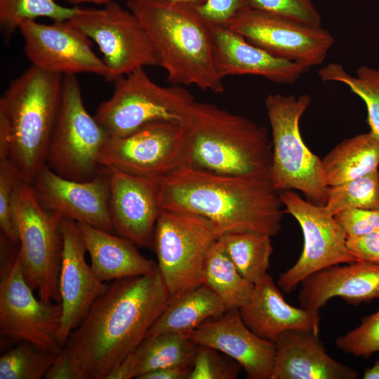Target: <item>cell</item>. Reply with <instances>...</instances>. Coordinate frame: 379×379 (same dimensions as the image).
Returning a JSON list of instances; mask_svg holds the SVG:
<instances>
[{"label": "cell", "instance_id": "6da1fadb", "mask_svg": "<svg viewBox=\"0 0 379 379\" xmlns=\"http://www.w3.org/2000/svg\"><path fill=\"white\" fill-rule=\"evenodd\" d=\"M171 300L157 265L146 274L112 281L64 345L84 379H107L144 340Z\"/></svg>", "mask_w": 379, "mask_h": 379}, {"label": "cell", "instance_id": "7a4b0ae2", "mask_svg": "<svg viewBox=\"0 0 379 379\" xmlns=\"http://www.w3.org/2000/svg\"><path fill=\"white\" fill-rule=\"evenodd\" d=\"M162 209L187 211L209 220L219 237L254 232L276 236L284 205L270 178L224 175L182 166L159 178Z\"/></svg>", "mask_w": 379, "mask_h": 379}, {"label": "cell", "instance_id": "3957f363", "mask_svg": "<svg viewBox=\"0 0 379 379\" xmlns=\"http://www.w3.org/2000/svg\"><path fill=\"white\" fill-rule=\"evenodd\" d=\"M126 6L146 31L172 85L224 92L211 25L196 6L170 0H128Z\"/></svg>", "mask_w": 379, "mask_h": 379}, {"label": "cell", "instance_id": "277c9868", "mask_svg": "<svg viewBox=\"0 0 379 379\" xmlns=\"http://www.w3.org/2000/svg\"><path fill=\"white\" fill-rule=\"evenodd\" d=\"M185 127L187 166L224 175L270 178L272 145L265 127L213 103L197 101Z\"/></svg>", "mask_w": 379, "mask_h": 379}, {"label": "cell", "instance_id": "5b68a950", "mask_svg": "<svg viewBox=\"0 0 379 379\" xmlns=\"http://www.w3.org/2000/svg\"><path fill=\"white\" fill-rule=\"evenodd\" d=\"M62 79L63 75L31 65L11 82L0 98V111L10 128L6 159L27 182H32L46 165Z\"/></svg>", "mask_w": 379, "mask_h": 379}, {"label": "cell", "instance_id": "8992f818", "mask_svg": "<svg viewBox=\"0 0 379 379\" xmlns=\"http://www.w3.org/2000/svg\"><path fill=\"white\" fill-rule=\"evenodd\" d=\"M311 102L312 97L307 93H275L265 98L272 131L270 180L279 192L298 190L324 205L328 187L321 179V159L307 147L300 131V120Z\"/></svg>", "mask_w": 379, "mask_h": 379}, {"label": "cell", "instance_id": "52a82bcc", "mask_svg": "<svg viewBox=\"0 0 379 379\" xmlns=\"http://www.w3.org/2000/svg\"><path fill=\"white\" fill-rule=\"evenodd\" d=\"M60 302H44L27 282L19 246L0 234V333L58 354L64 347L60 338Z\"/></svg>", "mask_w": 379, "mask_h": 379}, {"label": "cell", "instance_id": "ba28073f", "mask_svg": "<svg viewBox=\"0 0 379 379\" xmlns=\"http://www.w3.org/2000/svg\"><path fill=\"white\" fill-rule=\"evenodd\" d=\"M112 95L94 117L110 137L127 135L147 124L167 121L185 125L196 100L181 86L164 87L138 69L114 81Z\"/></svg>", "mask_w": 379, "mask_h": 379}, {"label": "cell", "instance_id": "9c48e42d", "mask_svg": "<svg viewBox=\"0 0 379 379\" xmlns=\"http://www.w3.org/2000/svg\"><path fill=\"white\" fill-rule=\"evenodd\" d=\"M219 237L212 222L201 215L162 209L152 247L171 300L204 284L207 258Z\"/></svg>", "mask_w": 379, "mask_h": 379}, {"label": "cell", "instance_id": "30bf717a", "mask_svg": "<svg viewBox=\"0 0 379 379\" xmlns=\"http://www.w3.org/2000/svg\"><path fill=\"white\" fill-rule=\"evenodd\" d=\"M109 138L86 110L75 74L64 75L46 165L67 179L87 181L99 174L100 157Z\"/></svg>", "mask_w": 379, "mask_h": 379}, {"label": "cell", "instance_id": "8fae6325", "mask_svg": "<svg viewBox=\"0 0 379 379\" xmlns=\"http://www.w3.org/2000/svg\"><path fill=\"white\" fill-rule=\"evenodd\" d=\"M15 212L19 255L27 282L41 301L60 302L62 216L44 208L31 182L24 180L16 191Z\"/></svg>", "mask_w": 379, "mask_h": 379}, {"label": "cell", "instance_id": "7c38bea8", "mask_svg": "<svg viewBox=\"0 0 379 379\" xmlns=\"http://www.w3.org/2000/svg\"><path fill=\"white\" fill-rule=\"evenodd\" d=\"M99 47L109 74L117 79L147 66H159L155 48L135 15L112 0L98 9L79 8L69 20Z\"/></svg>", "mask_w": 379, "mask_h": 379}, {"label": "cell", "instance_id": "4fadbf2b", "mask_svg": "<svg viewBox=\"0 0 379 379\" xmlns=\"http://www.w3.org/2000/svg\"><path fill=\"white\" fill-rule=\"evenodd\" d=\"M184 125L154 121L122 137L107 138L100 157L101 167L146 178H161L187 166Z\"/></svg>", "mask_w": 379, "mask_h": 379}, {"label": "cell", "instance_id": "5bb4252c", "mask_svg": "<svg viewBox=\"0 0 379 379\" xmlns=\"http://www.w3.org/2000/svg\"><path fill=\"white\" fill-rule=\"evenodd\" d=\"M284 212L300 225L303 249L296 262L279 275L277 286L290 294L310 275L333 265L358 261L347 245V236L324 205L303 199L293 190L279 192Z\"/></svg>", "mask_w": 379, "mask_h": 379}, {"label": "cell", "instance_id": "9a60e30c", "mask_svg": "<svg viewBox=\"0 0 379 379\" xmlns=\"http://www.w3.org/2000/svg\"><path fill=\"white\" fill-rule=\"evenodd\" d=\"M225 26L273 55L310 68L323 63L335 41L322 27L301 24L253 8Z\"/></svg>", "mask_w": 379, "mask_h": 379}, {"label": "cell", "instance_id": "2e32d148", "mask_svg": "<svg viewBox=\"0 0 379 379\" xmlns=\"http://www.w3.org/2000/svg\"><path fill=\"white\" fill-rule=\"evenodd\" d=\"M18 30L31 65L63 76L92 73L107 78L109 70L92 50L91 40L67 20L46 25L27 20Z\"/></svg>", "mask_w": 379, "mask_h": 379}, {"label": "cell", "instance_id": "e0dca14e", "mask_svg": "<svg viewBox=\"0 0 379 379\" xmlns=\"http://www.w3.org/2000/svg\"><path fill=\"white\" fill-rule=\"evenodd\" d=\"M35 194L46 210L63 218L113 233L109 208V171L102 168L87 181L61 177L44 166L31 182Z\"/></svg>", "mask_w": 379, "mask_h": 379}, {"label": "cell", "instance_id": "ac0fdd59", "mask_svg": "<svg viewBox=\"0 0 379 379\" xmlns=\"http://www.w3.org/2000/svg\"><path fill=\"white\" fill-rule=\"evenodd\" d=\"M63 246L59 277L62 305L60 338L65 345L69 334L84 320L96 300L107 289L86 260L87 253L77 222L61 220Z\"/></svg>", "mask_w": 379, "mask_h": 379}, {"label": "cell", "instance_id": "d6986e66", "mask_svg": "<svg viewBox=\"0 0 379 379\" xmlns=\"http://www.w3.org/2000/svg\"><path fill=\"white\" fill-rule=\"evenodd\" d=\"M109 171V208L114 231L138 246L152 247L155 226L162 211L159 178Z\"/></svg>", "mask_w": 379, "mask_h": 379}, {"label": "cell", "instance_id": "ffe728a7", "mask_svg": "<svg viewBox=\"0 0 379 379\" xmlns=\"http://www.w3.org/2000/svg\"><path fill=\"white\" fill-rule=\"evenodd\" d=\"M190 338L196 344L214 348L236 361L249 379H271L276 355L274 342L263 339L244 322L239 310L206 320Z\"/></svg>", "mask_w": 379, "mask_h": 379}, {"label": "cell", "instance_id": "44dd1931", "mask_svg": "<svg viewBox=\"0 0 379 379\" xmlns=\"http://www.w3.org/2000/svg\"><path fill=\"white\" fill-rule=\"evenodd\" d=\"M219 75H254L279 84H293L310 69L273 55L223 25H211Z\"/></svg>", "mask_w": 379, "mask_h": 379}, {"label": "cell", "instance_id": "7402d4cb", "mask_svg": "<svg viewBox=\"0 0 379 379\" xmlns=\"http://www.w3.org/2000/svg\"><path fill=\"white\" fill-rule=\"evenodd\" d=\"M302 308L319 312L333 298L349 304L368 303L379 299V264L356 261L333 265L305 278L300 284Z\"/></svg>", "mask_w": 379, "mask_h": 379}, {"label": "cell", "instance_id": "603a6c76", "mask_svg": "<svg viewBox=\"0 0 379 379\" xmlns=\"http://www.w3.org/2000/svg\"><path fill=\"white\" fill-rule=\"evenodd\" d=\"M239 311L253 333L270 341L287 331H320L319 312L288 304L269 273L254 283L251 300Z\"/></svg>", "mask_w": 379, "mask_h": 379}, {"label": "cell", "instance_id": "cb8c5ba5", "mask_svg": "<svg viewBox=\"0 0 379 379\" xmlns=\"http://www.w3.org/2000/svg\"><path fill=\"white\" fill-rule=\"evenodd\" d=\"M271 379H356L359 372L333 359L319 333L287 331L276 340Z\"/></svg>", "mask_w": 379, "mask_h": 379}, {"label": "cell", "instance_id": "d4e9b609", "mask_svg": "<svg viewBox=\"0 0 379 379\" xmlns=\"http://www.w3.org/2000/svg\"><path fill=\"white\" fill-rule=\"evenodd\" d=\"M77 225L89 254L91 267L102 281L146 274L157 267L130 240L84 222Z\"/></svg>", "mask_w": 379, "mask_h": 379}, {"label": "cell", "instance_id": "484cf974", "mask_svg": "<svg viewBox=\"0 0 379 379\" xmlns=\"http://www.w3.org/2000/svg\"><path fill=\"white\" fill-rule=\"evenodd\" d=\"M378 166L379 139L369 131L343 140L321 159V179L326 186H335L377 170Z\"/></svg>", "mask_w": 379, "mask_h": 379}, {"label": "cell", "instance_id": "4316f807", "mask_svg": "<svg viewBox=\"0 0 379 379\" xmlns=\"http://www.w3.org/2000/svg\"><path fill=\"white\" fill-rule=\"evenodd\" d=\"M227 311L221 300L203 284L173 298L146 337L164 333L190 335L203 322L218 318Z\"/></svg>", "mask_w": 379, "mask_h": 379}, {"label": "cell", "instance_id": "83f0119b", "mask_svg": "<svg viewBox=\"0 0 379 379\" xmlns=\"http://www.w3.org/2000/svg\"><path fill=\"white\" fill-rule=\"evenodd\" d=\"M197 347L185 333H164L145 337L133 351L135 378L162 368L192 366Z\"/></svg>", "mask_w": 379, "mask_h": 379}, {"label": "cell", "instance_id": "f1b7e54d", "mask_svg": "<svg viewBox=\"0 0 379 379\" xmlns=\"http://www.w3.org/2000/svg\"><path fill=\"white\" fill-rule=\"evenodd\" d=\"M204 284L221 300L227 310H239L246 305L254 288V284L239 272L219 239L207 258Z\"/></svg>", "mask_w": 379, "mask_h": 379}, {"label": "cell", "instance_id": "f546056e", "mask_svg": "<svg viewBox=\"0 0 379 379\" xmlns=\"http://www.w3.org/2000/svg\"><path fill=\"white\" fill-rule=\"evenodd\" d=\"M271 236L254 232L222 235L219 241L241 274L255 283L267 272L273 252Z\"/></svg>", "mask_w": 379, "mask_h": 379}, {"label": "cell", "instance_id": "4dcf8cb0", "mask_svg": "<svg viewBox=\"0 0 379 379\" xmlns=\"http://www.w3.org/2000/svg\"><path fill=\"white\" fill-rule=\"evenodd\" d=\"M324 82H340L346 85L366 104L367 123L371 131L379 139V67L361 66L356 75L350 74L338 63H328L318 72Z\"/></svg>", "mask_w": 379, "mask_h": 379}, {"label": "cell", "instance_id": "1f68e13d", "mask_svg": "<svg viewBox=\"0 0 379 379\" xmlns=\"http://www.w3.org/2000/svg\"><path fill=\"white\" fill-rule=\"evenodd\" d=\"M324 206L333 216L351 208L379 210L378 170L347 182L328 187V198Z\"/></svg>", "mask_w": 379, "mask_h": 379}, {"label": "cell", "instance_id": "d6a6232c", "mask_svg": "<svg viewBox=\"0 0 379 379\" xmlns=\"http://www.w3.org/2000/svg\"><path fill=\"white\" fill-rule=\"evenodd\" d=\"M79 8L62 6L55 0H0V24L6 36H10L23 20L46 17L53 22L67 21Z\"/></svg>", "mask_w": 379, "mask_h": 379}, {"label": "cell", "instance_id": "836d02e7", "mask_svg": "<svg viewBox=\"0 0 379 379\" xmlns=\"http://www.w3.org/2000/svg\"><path fill=\"white\" fill-rule=\"evenodd\" d=\"M57 354L27 342L0 357V379H40L44 378Z\"/></svg>", "mask_w": 379, "mask_h": 379}, {"label": "cell", "instance_id": "e575fe53", "mask_svg": "<svg viewBox=\"0 0 379 379\" xmlns=\"http://www.w3.org/2000/svg\"><path fill=\"white\" fill-rule=\"evenodd\" d=\"M18 170L7 159H0V229L1 233L19 246L15 199L22 180Z\"/></svg>", "mask_w": 379, "mask_h": 379}, {"label": "cell", "instance_id": "d590c367", "mask_svg": "<svg viewBox=\"0 0 379 379\" xmlns=\"http://www.w3.org/2000/svg\"><path fill=\"white\" fill-rule=\"evenodd\" d=\"M335 345L347 354L366 359L379 352V310L364 317L355 328L338 336Z\"/></svg>", "mask_w": 379, "mask_h": 379}, {"label": "cell", "instance_id": "8d00e7d4", "mask_svg": "<svg viewBox=\"0 0 379 379\" xmlns=\"http://www.w3.org/2000/svg\"><path fill=\"white\" fill-rule=\"evenodd\" d=\"M241 368L222 352L198 345L188 379H235Z\"/></svg>", "mask_w": 379, "mask_h": 379}, {"label": "cell", "instance_id": "74e56055", "mask_svg": "<svg viewBox=\"0 0 379 379\" xmlns=\"http://www.w3.org/2000/svg\"><path fill=\"white\" fill-rule=\"evenodd\" d=\"M251 8L301 24L321 27V17L312 0H251Z\"/></svg>", "mask_w": 379, "mask_h": 379}, {"label": "cell", "instance_id": "f35d334b", "mask_svg": "<svg viewBox=\"0 0 379 379\" xmlns=\"http://www.w3.org/2000/svg\"><path fill=\"white\" fill-rule=\"evenodd\" d=\"M334 217L347 238L362 236L379 230V210L351 208Z\"/></svg>", "mask_w": 379, "mask_h": 379}, {"label": "cell", "instance_id": "ab89813d", "mask_svg": "<svg viewBox=\"0 0 379 379\" xmlns=\"http://www.w3.org/2000/svg\"><path fill=\"white\" fill-rule=\"evenodd\" d=\"M196 7L209 24L225 26L251 8V0H205L203 4Z\"/></svg>", "mask_w": 379, "mask_h": 379}, {"label": "cell", "instance_id": "60d3db41", "mask_svg": "<svg viewBox=\"0 0 379 379\" xmlns=\"http://www.w3.org/2000/svg\"><path fill=\"white\" fill-rule=\"evenodd\" d=\"M347 245L358 261L379 264V230L347 238Z\"/></svg>", "mask_w": 379, "mask_h": 379}, {"label": "cell", "instance_id": "b9f144b4", "mask_svg": "<svg viewBox=\"0 0 379 379\" xmlns=\"http://www.w3.org/2000/svg\"><path fill=\"white\" fill-rule=\"evenodd\" d=\"M46 379H84L83 374L68 350L63 347L48 371Z\"/></svg>", "mask_w": 379, "mask_h": 379}, {"label": "cell", "instance_id": "7bdbcfd3", "mask_svg": "<svg viewBox=\"0 0 379 379\" xmlns=\"http://www.w3.org/2000/svg\"><path fill=\"white\" fill-rule=\"evenodd\" d=\"M191 369L192 366L166 367L149 372L139 379H188Z\"/></svg>", "mask_w": 379, "mask_h": 379}, {"label": "cell", "instance_id": "ee69618b", "mask_svg": "<svg viewBox=\"0 0 379 379\" xmlns=\"http://www.w3.org/2000/svg\"><path fill=\"white\" fill-rule=\"evenodd\" d=\"M135 359L132 352L107 376V379L135 378Z\"/></svg>", "mask_w": 379, "mask_h": 379}, {"label": "cell", "instance_id": "f6af8a7d", "mask_svg": "<svg viewBox=\"0 0 379 379\" xmlns=\"http://www.w3.org/2000/svg\"><path fill=\"white\" fill-rule=\"evenodd\" d=\"M363 378L364 379H379V359L374 364L365 370Z\"/></svg>", "mask_w": 379, "mask_h": 379}, {"label": "cell", "instance_id": "bcb514c9", "mask_svg": "<svg viewBox=\"0 0 379 379\" xmlns=\"http://www.w3.org/2000/svg\"><path fill=\"white\" fill-rule=\"evenodd\" d=\"M71 4H79L81 3H91L98 5H105L112 0H62Z\"/></svg>", "mask_w": 379, "mask_h": 379}, {"label": "cell", "instance_id": "7dc6e473", "mask_svg": "<svg viewBox=\"0 0 379 379\" xmlns=\"http://www.w3.org/2000/svg\"><path fill=\"white\" fill-rule=\"evenodd\" d=\"M135 1H151V0H135ZM170 1L187 4L192 6H199L201 4H203L205 1V0H170Z\"/></svg>", "mask_w": 379, "mask_h": 379}]
</instances>
